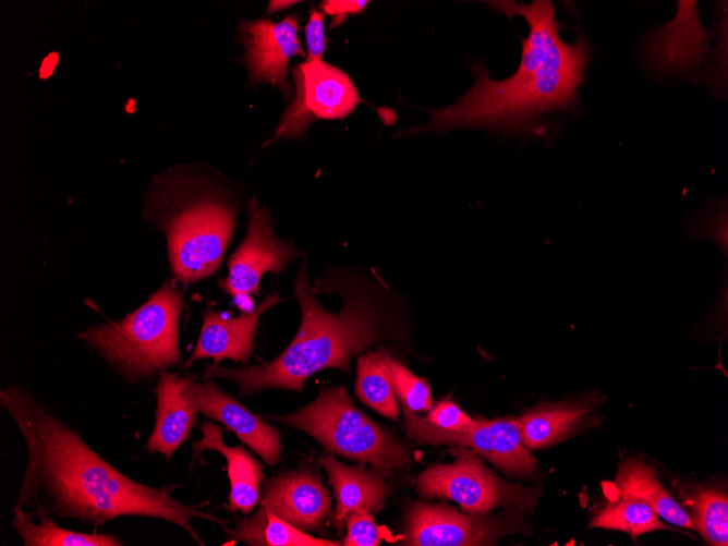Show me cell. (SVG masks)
<instances>
[{
	"instance_id": "cell-1",
	"label": "cell",
	"mask_w": 728,
	"mask_h": 546,
	"mask_svg": "<svg viewBox=\"0 0 728 546\" xmlns=\"http://www.w3.org/2000/svg\"><path fill=\"white\" fill-rule=\"evenodd\" d=\"M0 405L19 427L27 451L15 505L33 506L41 497L53 518L94 525L124 515L161 519L181 526L201 545L193 519L228 525L222 518L178 501L165 488L123 474L25 387L1 389Z\"/></svg>"
},
{
	"instance_id": "cell-2",
	"label": "cell",
	"mask_w": 728,
	"mask_h": 546,
	"mask_svg": "<svg viewBox=\"0 0 728 546\" xmlns=\"http://www.w3.org/2000/svg\"><path fill=\"white\" fill-rule=\"evenodd\" d=\"M383 281L345 272L327 274L311 286L304 258L294 280L299 330L274 360L252 366L206 367L203 378L230 380L241 396L267 389L301 392L313 374L349 372L353 356L393 335V314Z\"/></svg>"
},
{
	"instance_id": "cell-3",
	"label": "cell",
	"mask_w": 728,
	"mask_h": 546,
	"mask_svg": "<svg viewBox=\"0 0 728 546\" xmlns=\"http://www.w3.org/2000/svg\"><path fill=\"white\" fill-rule=\"evenodd\" d=\"M487 3L509 17H524L530 26L517 71L499 81L474 63V85L451 106L428 110L429 122L414 132L487 128L524 134L538 126L544 113L575 108L591 56L585 38L578 36L570 44L561 38L549 0Z\"/></svg>"
},
{
	"instance_id": "cell-4",
	"label": "cell",
	"mask_w": 728,
	"mask_h": 546,
	"mask_svg": "<svg viewBox=\"0 0 728 546\" xmlns=\"http://www.w3.org/2000/svg\"><path fill=\"white\" fill-rule=\"evenodd\" d=\"M197 174L175 170L157 179L147 213L167 239L172 274L193 283L217 271L236 221L232 197Z\"/></svg>"
},
{
	"instance_id": "cell-5",
	"label": "cell",
	"mask_w": 728,
	"mask_h": 546,
	"mask_svg": "<svg viewBox=\"0 0 728 546\" xmlns=\"http://www.w3.org/2000/svg\"><path fill=\"white\" fill-rule=\"evenodd\" d=\"M183 306V294L166 281L122 319L88 327L77 337L126 379L151 380L182 362L179 324Z\"/></svg>"
},
{
	"instance_id": "cell-6",
	"label": "cell",
	"mask_w": 728,
	"mask_h": 546,
	"mask_svg": "<svg viewBox=\"0 0 728 546\" xmlns=\"http://www.w3.org/2000/svg\"><path fill=\"white\" fill-rule=\"evenodd\" d=\"M265 418L282 423L316 439L326 451L384 469L411 463L401 438L380 426L353 403L342 386L326 387L300 410Z\"/></svg>"
},
{
	"instance_id": "cell-7",
	"label": "cell",
	"mask_w": 728,
	"mask_h": 546,
	"mask_svg": "<svg viewBox=\"0 0 728 546\" xmlns=\"http://www.w3.org/2000/svg\"><path fill=\"white\" fill-rule=\"evenodd\" d=\"M452 453V462L434 464L418 475L422 495L451 499L473 514H487L497 508L522 514L533 511L542 494L539 487L503 481L464 447Z\"/></svg>"
},
{
	"instance_id": "cell-8",
	"label": "cell",
	"mask_w": 728,
	"mask_h": 546,
	"mask_svg": "<svg viewBox=\"0 0 728 546\" xmlns=\"http://www.w3.org/2000/svg\"><path fill=\"white\" fill-rule=\"evenodd\" d=\"M300 255L302 252L291 242L276 236L269 211L253 198L248 204L246 235L231 255L228 276L219 280V288L243 313L250 312L254 308L252 294L258 292L263 276L281 274Z\"/></svg>"
},
{
	"instance_id": "cell-9",
	"label": "cell",
	"mask_w": 728,
	"mask_h": 546,
	"mask_svg": "<svg viewBox=\"0 0 728 546\" xmlns=\"http://www.w3.org/2000/svg\"><path fill=\"white\" fill-rule=\"evenodd\" d=\"M522 513L510 511L495 517L464 514L446 503L412 502L405 517L403 545L478 546L496 545L505 535L522 531Z\"/></svg>"
},
{
	"instance_id": "cell-10",
	"label": "cell",
	"mask_w": 728,
	"mask_h": 546,
	"mask_svg": "<svg viewBox=\"0 0 728 546\" xmlns=\"http://www.w3.org/2000/svg\"><path fill=\"white\" fill-rule=\"evenodd\" d=\"M403 410V429L418 444H452L471 447L505 472L530 476L537 469L536 459L521 439L519 417L477 421L464 430H446L427 423L423 416Z\"/></svg>"
},
{
	"instance_id": "cell-11",
	"label": "cell",
	"mask_w": 728,
	"mask_h": 546,
	"mask_svg": "<svg viewBox=\"0 0 728 546\" xmlns=\"http://www.w3.org/2000/svg\"><path fill=\"white\" fill-rule=\"evenodd\" d=\"M293 76L296 96L276 137L292 136L313 119H343L362 101L350 76L323 60L301 63L293 70Z\"/></svg>"
},
{
	"instance_id": "cell-12",
	"label": "cell",
	"mask_w": 728,
	"mask_h": 546,
	"mask_svg": "<svg viewBox=\"0 0 728 546\" xmlns=\"http://www.w3.org/2000/svg\"><path fill=\"white\" fill-rule=\"evenodd\" d=\"M189 397L197 412L221 423L269 465L281 461L279 430L222 390L213 378L196 383L186 377Z\"/></svg>"
},
{
	"instance_id": "cell-13",
	"label": "cell",
	"mask_w": 728,
	"mask_h": 546,
	"mask_svg": "<svg viewBox=\"0 0 728 546\" xmlns=\"http://www.w3.org/2000/svg\"><path fill=\"white\" fill-rule=\"evenodd\" d=\"M259 505L303 532H320L331 498L315 471L300 468L268 478L260 487Z\"/></svg>"
},
{
	"instance_id": "cell-14",
	"label": "cell",
	"mask_w": 728,
	"mask_h": 546,
	"mask_svg": "<svg viewBox=\"0 0 728 546\" xmlns=\"http://www.w3.org/2000/svg\"><path fill=\"white\" fill-rule=\"evenodd\" d=\"M245 49L244 62L253 82H264L290 94L288 63L294 56H304L298 36V20L286 16L280 22L255 20L239 26Z\"/></svg>"
},
{
	"instance_id": "cell-15",
	"label": "cell",
	"mask_w": 728,
	"mask_h": 546,
	"mask_svg": "<svg viewBox=\"0 0 728 546\" xmlns=\"http://www.w3.org/2000/svg\"><path fill=\"white\" fill-rule=\"evenodd\" d=\"M671 22L651 32L645 54L651 66L667 74H689L706 59L711 36L701 25L696 1H678Z\"/></svg>"
},
{
	"instance_id": "cell-16",
	"label": "cell",
	"mask_w": 728,
	"mask_h": 546,
	"mask_svg": "<svg viewBox=\"0 0 728 546\" xmlns=\"http://www.w3.org/2000/svg\"><path fill=\"white\" fill-rule=\"evenodd\" d=\"M282 301L277 292H271L252 311L230 318L207 307L197 343L186 365L203 359H213L215 365L225 359L248 364L259 317Z\"/></svg>"
},
{
	"instance_id": "cell-17",
	"label": "cell",
	"mask_w": 728,
	"mask_h": 546,
	"mask_svg": "<svg viewBox=\"0 0 728 546\" xmlns=\"http://www.w3.org/2000/svg\"><path fill=\"white\" fill-rule=\"evenodd\" d=\"M320 463L333 488L336 499V507L329 513L330 522L340 534L351 512L365 510L374 514L384 508L390 495L384 468L349 465L330 454L321 456Z\"/></svg>"
},
{
	"instance_id": "cell-18",
	"label": "cell",
	"mask_w": 728,
	"mask_h": 546,
	"mask_svg": "<svg viewBox=\"0 0 728 546\" xmlns=\"http://www.w3.org/2000/svg\"><path fill=\"white\" fill-rule=\"evenodd\" d=\"M185 379L165 371L159 374L155 389V425L146 448L149 453H161L168 460L189 438L198 413L189 397Z\"/></svg>"
},
{
	"instance_id": "cell-19",
	"label": "cell",
	"mask_w": 728,
	"mask_h": 546,
	"mask_svg": "<svg viewBox=\"0 0 728 546\" xmlns=\"http://www.w3.org/2000/svg\"><path fill=\"white\" fill-rule=\"evenodd\" d=\"M599 403V397L587 395L531 409L519 417L522 444L535 450L567 439L592 425Z\"/></svg>"
},
{
	"instance_id": "cell-20",
	"label": "cell",
	"mask_w": 728,
	"mask_h": 546,
	"mask_svg": "<svg viewBox=\"0 0 728 546\" xmlns=\"http://www.w3.org/2000/svg\"><path fill=\"white\" fill-rule=\"evenodd\" d=\"M203 437L193 442L192 461L205 450L221 453L227 462L230 480L228 509L248 515L259 502L260 486L264 480L258 460L243 446L231 447L222 440V429L211 422L201 425Z\"/></svg>"
},
{
	"instance_id": "cell-21",
	"label": "cell",
	"mask_w": 728,
	"mask_h": 546,
	"mask_svg": "<svg viewBox=\"0 0 728 546\" xmlns=\"http://www.w3.org/2000/svg\"><path fill=\"white\" fill-rule=\"evenodd\" d=\"M611 492L612 499L642 500L666 522L694 530L689 512L663 486L655 466L641 457H631L620 462L611 482Z\"/></svg>"
},
{
	"instance_id": "cell-22",
	"label": "cell",
	"mask_w": 728,
	"mask_h": 546,
	"mask_svg": "<svg viewBox=\"0 0 728 546\" xmlns=\"http://www.w3.org/2000/svg\"><path fill=\"white\" fill-rule=\"evenodd\" d=\"M12 526L25 546H121L123 542L113 534L83 533L59 526L47 506L36 503L34 512L14 505Z\"/></svg>"
},
{
	"instance_id": "cell-23",
	"label": "cell",
	"mask_w": 728,
	"mask_h": 546,
	"mask_svg": "<svg viewBox=\"0 0 728 546\" xmlns=\"http://www.w3.org/2000/svg\"><path fill=\"white\" fill-rule=\"evenodd\" d=\"M229 542L251 546H339L342 541L318 538L303 532L259 507L251 515L238 521L235 527H222Z\"/></svg>"
},
{
	"instance_id": "cell-24",
	"label": "cell",
	"mask_w": 728,
	"mask_h": 546,
	"mask_svg": "<svg viewBox=\"0 0 728 546\" xmlns=\"http://www.w3.org/2000/svg\"><path fill=\"white\" fill-rule=\"evenodd\" d=\"M388 353L386 347H379L359 356L355 393L377 413L398 421L400 408L386 367Z\"/></svg>"
},
{
	"instance_id": "cell-25",
	"label": "cell",
	"mask_w": 728,
	"mask_h": 546,
	"mask_svg": "<svg viewBox=\"0 0 728 546\" xmlns=\"http://www.w3.org/2000/svg\"><path fill=\"white\" fill-rule=\"evenodd\" d=\"M690 518L703 539L714 546L728 545V498L713 487L696 486L684 497Z\"/></svg>"
},
{
	"instance_id": "cell-26",
	"label": "cell",
	"mask_w": 728,
	"mask_h": 546,
	"mask_svg": "<svg viewBox=\"0 0 728 546\" xmlns=\"http://www.w3.org/2000/svg\"><path fill=\"white\" fill-rule=\"evenodd\" d=\"M591 527L622 531L632 537L670 530L650 505L632 498L611 499L595 513Z\"/></svg>"
},
{
	"instance_id": "cell-27",
	"label": "cell",
	"mask_w": 728,
	"mask_h": 546,
	"mask_svg": "<svg viewBox=\"0 0 728 546\" xmlns=\"http://www.w3.org/2000/svg\"><path fill=\"white\" fill-rule=\"evenodd\" d=\"M386 367L402 409L414 413L428 412L433 400L427 380L416 376L390 353L386 356Z\"/></svg>"
},
{
	"instance_id": "cell-28",
	"label": "cell",
	"mask_w": 728,
	"mask_h": 546,
	"mask_svg": "<svg viewBox=\"0 0 728 546\" xmlns=\"http://www.w3.org/2000/svg\"><path fill=\"white\" fill-rule=\"evenodd\" d=\"M345 526L347 536L342 541L344 546H377L385 536L383 529L365 510L351 512L345 520Z\"/></svg>"
},
{
	"instance_id": "cell-29",
	"label": "cell",
	"mask_w": 728,
	"mask_h": 546,
	"mask_svg": "<svg viewBox=\"0 0 728 546\" xmlns=\"http://www.w3.org/2000/svg\"><path fill=\"white\" fill-rule=\"evenodd\" d=\"M423 418L435 427L453 432L468 429L477 422L448 399L433 405Z\"/></svg>"
},
{
	"instance_id": "cell-30",
	"label": "cell",
	"mask_w": 728,
	"mask_h": 546,
	"mask_svg": "<svg viewBox=\"0 0 728 546\" xmlns=\"http://www.w3.org/2000/svg\"><path fill=\"white\" fill-rule=\"evenodd\" d=\"M307 46V58L305 61L321 60L326 49L325 14L312 9L307 24L304 27Z\"/></svg>"
},
{
	"instance_id": "cell-31",
	"label": "cell",
	"mask_w": 728,
	"mask_h": 546,
	"mask_svg": "<svg viewBox=\"0 0 728 546\" xmlns=\"http://www.w3.org/2000/svg\"><path fill=\"white\" fill-rule=\"evenodd\" d=\"M369 1L360 0H329L320 3L323 12L332 16L330 28H333L345 21L350 14H356L364 11Z\"/></svg>"
},
{
	"instance_id": "cell-32",
	"label": "cell",
	"mask_w": 728,
	"mask_h": 546,
	"mask_svg": "<svg viewBox=\"0 0 728 546\" xmlns=\"http://www.w3.org/2000/svg\"><path fill=\"white\" fill-rule=\"evenodd\" d=\"M299 1H287V0H278V1H270L268 4V13H274L283 9H287Z\"/></svg>"
}]
</instances>
